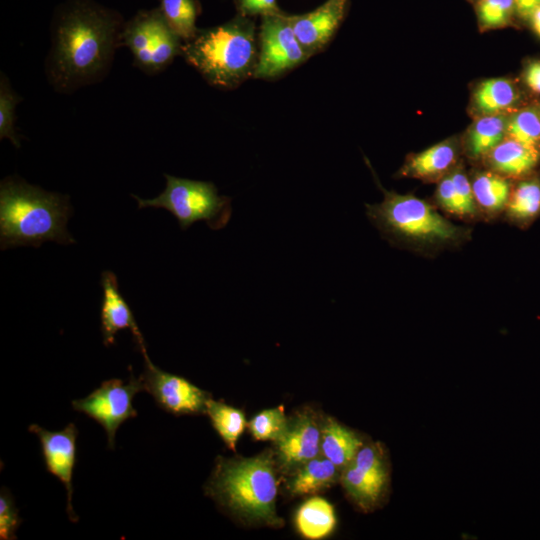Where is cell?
I'll return each mask as SVG.
<instances>
[{
  "instance_id": "cell-2",
  "label": "cell",
  "mask_w": 540,
  "mask_h": 540,
  "mask_svg": "<svg viewBox=\"0 0 540 540\" xmlns=\"http://www.w3.org/2000/svg\"><path fill=\"white\" fill-rule=\"evenodd\" d=\"M380 189L383 201L366 204V215L391 245L432 256L471 238L470 228L453 224L429 202Z\"/></svg>"
},
{
  "instance_id": "cell-9",
  "label": "cell",
  "mask_w": 540,
  "mask_h": 540,
  "mask_svg": "<svg viewBox=\"0 0 540 540\" xmlns=\"http://www.w3.org/2000/svg\"><path fill=\"white\" fill-rule=\"evenodd\" d=\"M258 47L255 78L279 77L310 57L284 12L262 16Z\"/></svg>"
},
{
  "instance_id": "cell-5",
  "label": "cell",
  "mask_w": 540,
  "mask_h": 540,
  "mask_svg": "<svg viewBox=\"0 0 540 540\" xmlns=\"http://www.w3.org/2000/svg\"><path fill=\"white\" fill-rule=\"evenodd\" d=\"M206 493L230 512L251 521L278 525L277 481L270 453L251 458H219Z\"/></svg>"
},
{
  "instance_id": "cell-33",
  "label": "cell",
  "mask_w": 540,
  "mask_h": 540,
  "mask_svg": "<svg viewBox=\"0 0 540 540\" xmlns=\"http://www.w3.org/2000/svg\"><path fill=\"white\" fill-rule=\"evenodd\" d=\"M435 201L443 211L463 220L461 204L450 173L438 181Z\"/></svg>"
},
{
  "instance_id": "cell-29",
  "label": "cell",
  "mask_w": 540,
  "mask_h": 540,
  "mask_svg": "<svg viewBox=\"0 0 540 540\" xmlns=\"http://www.w3.org/2000/svg\"><path fill=\"white\" fill-rule=\"evenodd\" d=\"M515 12V0H480L477 5L478 20L483 28L506 26Z\"/></svg>"
},
{
  "instance_id": "cell-34",
  "label": "cell",
  "mask_w": 540,
  "mask_h": 540,
  "mask_svg": "<svg viewBox=\"0 0 540 540\" xmlns=\"http://www.w3.org/2000/svg\"><path fill=\"white\" fill-rule=\"evenodd\" d=\"M523 77L528 88L540 94V60L529 62L524 70Z\"/></svg>"
},
{
  "instance_id": "cell-19",
  "label": "cell",
  "mask_w": 540,
  "mask_h": 540,
  "mask_svg": "<svg viewBox=\"0 0 540 540\" xmlns=\"http://www.w3.org/2000/svg\"><path fill=\"white\" fill-rule=\"evenodd\" d=\"M363 446L359 436L328 417L321 424L320 453L342 471Z\"/></svg>"
},
{
  "instance_id": "cell-8",
  "label": "cell",
  "mask_w": 540,
  "mask_h": 540,
  "mask_svg": "<svg viewBox=\"0 0 540 540\" xmlns=\"http://www.w3.org/2000/svg\"><path fill=\"white\" fill-rule=\"evenodd\" d=\"M144 391L143 383L132 373L129 381L113 378L106 380L85 398L72 401L74 410L84 413L99 423L107 435L108 447L114 448L119 426L137 416L133 406L135 395Z\"/></svg>"
},
{
  "instance_id": "cell-17",
  "label": "cell",
  "mask_w": 540,
  "mask_h": 540,
  "mask_svg": "<svg viewBox=\"0 0 540 540\" xmlns=\"http://www.w3.org/2000/svg\"><path fill=\"white\" fill-rule=\"evenodd\" d=\"M540 152L506 137L483 159L488 168L508 179L527 177L538 165Z\"/></svg>"
},
{
  "instance_id": "cell-11",
  "label": "cell",
  "mask_w": 540,
  "mask_h": 540,
  "mask_svg": "<svg viewBox=\"0 0 540 540\" xmlns=\"http://www.w3.org/2000/svg\"><path fill=\"white\" fill-rule=\"evenodd\" d=\"M41 444V452L47 471L57 477L67 492L66 511L70 521L77 522L78 516L72 506L73 472L77 461L78 429L69 423L60 431H49L37 424L28 427Z\"/></svg>"
},
{
  "instance_id": "cell-31",
  "label": "cell",
  "mask_w": 540,
  "mask_h": 540,
  "mask_svg": "<svg viewBox=\"0 0 540 540\" xmlns=\"http://www.w3.org/2000/svg\"><path fill=\"white\" fill-rule=\"evenodd\" d=\"M19 101L11 91L5 78L2 77L0 88V137L9 138L15 146H19L14 131L15 105Z\"/></svg>"
},
{
  "instance_id": "cell-27",
  "label": "cell",
  "mask_w": 540,
  "mask_h": 540,
  "mask_svg": "<svg viewBox=\"0 0 540 540\" xmlns=\"http://www.w3.org/2000/svg\"><path fill=\"white\" fill-rule=\"evenodd\" d=\"M506 137L540 152V108L525 107L508 117Z\"/></svg>"
},
{
  "instance_id": "cell-25",
  "label": "cell",
  "mask_w": 540,
  "mask_h": 540,
  "mask_svg": "<svg viewBox=\"0 0 540 540\" xmlns=\"http://www.w3.org/2000/svg\"><path fill=\"white\" fill-rule=\"evenodd\" d=\"M206 414L224 443L234 450L246 426L243 411L210 398L206 404Z\"/></svg>"
},
{
  "instance_id": "cell-4",
  "label": "cell",
  "mask_w": 540,
  "mask_h": 540,
  "mask_svg": "<svg viewBox=\"0 0 540 540\" xmlns=\"http://www.w3.org/2000/svg\"><path fill=\"white\" fill-rule=\"evenodd\" d=\"M254 22L239 15L206 30L182 45L181 54L211 84L232 88L255 73L258 40Z\"/></svg>"
},
{
  "instance_id": "cell-22",
  "label": "cell",
  "mask_w": 540,
  "mask_h": 540,
  "mask_svg": "<svg viewBox=\"0 0 540 540\" xmlns=\"http://www.w3.org/2000/svg\"><path fill=\"white\" fill-rule=\"evenodd\" d=\"M519 101L515 83L506 78H491L481 82L472 96L474 110L480 115L504 114Z\"/></svg>"
},
{
  "instance_id": "cell-36",
  "label": "cell",
  "mask_w": 540,
  "mask_h": 540,
  "mask_svg": "<svg viewBox=\"0 0 540 540\" xmlns=\"http://www.w3.org/2000/svg\"><path fill=\"white\" fill-rule=\"evenodd\" d=\"M540 5V0H515V12L524 19H529L531 13Z\"/></svg>"
},
{
  "instance_id": "cell-20",
  "label": "cell",
  "mask_w": 540,
  "mask_h": 540,
  "mask_svg": "<svg viewBox=\"0 0 540 540\" xmlns=\"http://www.w3.org/2000/svg\"><path fill=\"white\" fill-rule=\"evenodd\" d=\"M506 114L481 115L471 124L464 142L468 158L479 161L506 138Z\"/></svg>"
},
{
  "instance_id": "cell-16",
  "label": "cell",
  "mask_w": 540,
  "mask_h": 540,
  "mask_svg": "<svg viewBox=\"0 0 540 540\" xmlns=\"http://www.w3.org/2000/svg\"><path fill=\"white\" fill-rule=\"evenodd\" d=\"M459 155L458 141L444 140L419 153L409 155L397 176L428 182L440 181L457 166Z\"/></svg>"
},
{
  "instance_id": "cell-3",
  "label": "cell",
  "mask_w": 540,
  "mask_h": 540,
  "mask_svg": "<svg viewBox=\"0 0 540 540\" xmlns=\"http://www.w3.org/2000/svg\"><path fill=\"white\" fill-rule=\"evenodd\" d=\"M69 199L23 180L6 178L0 186V246L39 247L45 241L75 243L66 224Z\"/></svg>"
},
{
  "instance_id": "cell-1",
  "label": "cell",
  "mask_w": 540,
  "mask_h": 540,
  "mask_svg": "<svg viewBox=\"0 0 540 540\" xmlns=\"http://www.w3.org/2000/svg\"><path fill=\"white\" fill-rule=\"evenodd\" d=\"M117 22L104 12L78 8L60 21L52 52L56 86L73 88L98 77L111 61Z\"/></svg>"
},
{
  "instance_id": "cell-7",
  "label": "cell",
  "mask_w": 540,
  "mask_h": 540,
  "mask_svg": "<svg viewBox=\"0 0 540 540\" xmlns=\"http://www.w3.org/2000/svg\"><path fill=\"white\" fill-rule=\"evenodd\" d=\"M121 39L136 65L157 72L181 53L180 37L169 27L160 10L140 12L124 29Z\"/></svg>"
},
{
  "instance_id": "cell-35",
  "label": "cell",
  "mask_w": 540,
  "mask_h": 540,
  "mask_svg": "<svg viewBox=\"0 0 540 540\" xmlns=\"http://www.w3.org/2000/svg\"><path fill=\"white\" fill-rule=\"evenodd\" d=\"M281 12L282 11L277 5V0H255L252 7L250 8L248 17L253 15H271Z\"/></svg>"
},
{
  "instance_id": "cell-21",
  "label": "cell",
  "mask_w": 540,
  "mask_h": 540,
  "mask_svg": "<svg viewBox=\"0 0 540 540\" xmlns=\"http://www.w3.org/2000/svg\"><path fill=\"white\" fill-rule=\"evenodd\" d=\"M505 218L512 224L526 228L540 216V179L525 177L512 186Z\"/></svg>"
},
{
  "instance_id": "cell-26",
  "label": "cell",
  "mask_w": 540,
  "mask_h": 540,
  "mask_svg": "<svg viewBox=\"0 0 540 540\" xmlns=\"http://www.w3.org/2000/svg\"><path fill=\"white\" fill-rule=\"evenodd\" d=\"M159 10L180 39L187 42L197 35L196 19L200 9L196 0H161Z\"/></svg>"
},
{
  "instance_id": "cell-10",
  "label": "cell",
  "mask_w": 540,
  "mask_h": 540,
  "mask_svg": "<svg viewBox=\"0 0 540 540\" xmlns=\"http://www.w3.org/2000/svg\"><path fill=\"white\" fill-rule=\"evenodd\" d=\"M145 368L140 376L144 391L154 398L156 404L174 415L206 413L210 394L182 376L161 370L150 360L147 350L141 352Z\"/></svg>"
},
{
  "instance_id": "cell-13",
  "label": "cell",
  "mask_w": 540,
  "mask_h": 540,
  "mask_svg": "<svg viewBox=\"0 0 540 540\" xmlns=\"http://www.w3.org/2000/svg\"><path fill=\"white\" fill-rule=\"evenodd\" d=\"M348 0H326L315 10L301 15H287L299 42L311 56L322 50L343 21Z\"/></svg>"
},
{
  "instance_id": "cell-12",
  "label": "cell",
  "mask_w": 540,
  "mask_h": 540,
  "mask_svg": "<svg viewBox=\"0 0 540 540\" xmlns=\"http://www.w3.org/2000/svg\"><path fill=\"white\" fill-rule=\"evenodd\" d=\"M341 472L345 490L358 505L368 508L380 498L387 481V469L378 447L363 445Z\"/></svg>"
},
{
  "instance_id": "cell-32",
  "label": "cell",
  "mask_w": 540,
  "mask_h": 540,
  "mask_svg": "<svg viewBox=\"0 0 540 540\" xmlns=\"http://www.w3.org/2000/svg\"><path fill=\"white\" fill-rule=\"evenodd\" d=\"M20 524L21 518L13 497L7 489L2 488L0 493V539H17L16 531Z\"/></svg>"
},
{
  "instance_id": "cell-30",
  "label": "cell",
  "mask_w": 540,
  "mask_h": 540,
  "mask_svg": "<svg viewBox=\"0 0 540 540\" xmlns=\"http://www.w3.org/2000/svg\"><path fill=\"white\" fill-rule=\"evenodd\" d=\"M450 175L461 204L463 220L472 221L481 218L472 191L471 181L464 169L457 165Z\"/></svg>"
},
{
  "instance_id": "cell-38",
  "label": "cell",
  "mask_w": 540,
  "mask_h": 540,
  "mask_svg": "<svg viewBox=\"0 0 540 540\" xmlns=\"http://www.w3.org/2000/svg\"><path fill=\"white\" fill-rule=\"evenodd\" d=\"M539 108H540V106H539Z\"/></svg>"
},
{
  "instance_id": "cell-6",
  "label": "cell",
  "mask_w": 540,
  "mask_h": 540,
  "mask_svg": "<svg viewBox=\"0 0 540 540\" xmlns=\"http://www.w3.org/2000/svg\"><path fill=\"white\" fill-rule=\"evenodd\" d=\"M166 187L155 198L143 199L136 195L139 208H163L178 220L181 230L193 223L204 221L212 230L224 228L232 214L231 199L218 194L217 187L206 181H197L164 174Z\"/></svg>"
},
{
  "instance_id": "cell-15",
  "label": "cell",
  "mask_w": 540,
  "mask_h": 540,
  "mask_svg": "<svg viewBox=\"0 0 540 540\" xmlns=\"http://www.w3.org/2000/svg\"><path fill=\"white\" fill-rule=\"evenodd\" d=\"M103 299L100 311L101 333L103 343L110 346L115 343L116 334L123 329H129L139 347L145 351L146 345L143 335L137 325L132 310L119 291L116 275L111 271L101 274Z\"/></svg>"
},
{
  "instance_id": "cell-28",
  "label": "cell",
  "mask_w": 540,
  "mask_h": 540,
  "mask_svg": "<svg viewBox=\"0 0 540 540\" xmlns=\"http://www.w3.org/2000/svg\"><path fill=\"white\" fill-rule=\"evenodd\" d=\"M289 420L282 407L264 410L249 422V430L256 440L277 441L287 430Z\"/></svg>"
},
{
  "instance_id": "cell-24",
  "label": "cell",
  "mask_w": 540,
  "mask_h": 540,
  "mask_svg": "<svg viewBox=\"0 0 540 540\" xmlns=\"http://www.w3.org/2000/svg\"><path fill=\"white\" fill-rule=\"evenodd\" d=\"M295 526L305 538L316 540L330 535L336 526L333 506L325 499L312 497L295 514Z\"/></svg>"
},
{
  "instance_id": "cell-37",
  "label": "cell",
  "mask_w": 540,
  "mask_h": 540,
  "mask_svg": "<svg viewBox=\"0 0 540 540\" xmlns=\"http://www.w3.org/2000/svg\"><path fill=\"white\" fill-rule=\"evenodd\" d=\"M529 20L533 30L540 37V5L531 13Z\"/></svg>"
},
{
  "instance_id": "cell-14",
  "label": "cell",
  "mask_w": 540,
  "mask_h": 540,
  "mask_svg": "<svg viewBox=\"0 0 540 540\" xmlns=\"http://www.w3.org/2000/svg\"><path fill=\"white\" fill-rule=\"evenodd\" d=\"M321 425L313 415L305 413L289 421L287 430L276 441V452L281 467L295 471L302 464L320 454Z\"/></svg>"
},
{
  "instance_id": "cell-18",
  "label": "cell",
  "mask_w": 540,
  "mask_h": 540,
  "mask_svg": "<svg viewBox=\"0 0 540 540\" xmlns=\"http://www.w3.org/2000/svg\"><path fill=\"white\" fill-rule=\"evenodd\" d=\"M470 181L481 218L494 219L504 212L512 189L510 179L487 169L477 171Z\"/></svg>"
},
{
  "instance_id": "cell-23",
  "label": "cell",
  "mask_w": 540,
  "mask_h": 540,
  "mask_svg": "<svg viewBox=\"0 0 540 540\" xmlns=\"http://www.w3.org/2000/svg\"><path fill=\"white\" fill-rule=\"evenodd\" d=\"M339 472L340 469L330 460L318 455L294 471L288 489L294 496L314 494L333 485Z\"/></svg>"
}]
</instances>
